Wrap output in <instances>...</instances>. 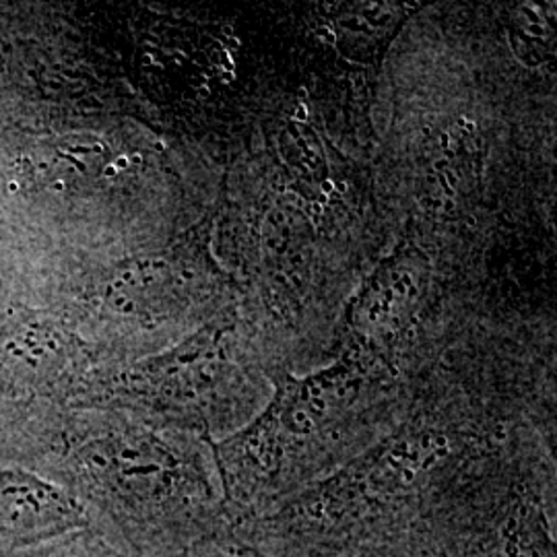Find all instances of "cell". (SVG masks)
<instances>
[{"instance_id": "obj_23", "label": "cell", "mask_w": 557, "mask_h": 557, "mask_svg": "<svg viewBox=\"0 0 557 557\" xmlns=\"http://www.w3.org/2000/svg\"><path fill=\"white\" fill-rule=\"evenodd\" d=\"M446 211H453L455 209V200H446V207H444Z\"/></svg>"}, {"instance_id": "obj_6", "label": "cell", "mask_w": 557, "mask_h": 557, "mask_svg": "<svg viewBox=\"0 0 557 557\" xmlns=\"http://www.w3.org/2000/svg\"><path fill=\"white\" fill-rule=\"evenodd\" d=\"M317 34H319L320 40L324 41V44H335L337 41V34L331 27H320Z\"/></svg>"}, {"instance_id": "obj_19", "label": "cell", "mask_w": 557, "mask_h": 557, "mask_svg": "<svg viewBox=\"0 0 557 557\" xmlns=\"http://www.w3.org/2000/svg\"><path fill=\"white\" fill-rule=\"evenodd\" d=\"M220 77L225 83H232V81L236 79V73H221Z\"/></svg>"}, {"instance_id": "obj_11", "label": "cell", "mask_w": 557, "mask_h": 557, "mask_svg": "<svg viewBox=\"0 0 557 557\" xmlns=\"http://www.w3.org/2000/svg\"><path fill=\"white\" fill-rule=\"evenodd\" d=\"M524 13H527V17H529V25H543V20H541V15H539L537 11H533V9H524Z\"/></svg>"}, {"instance_id": "obj_18", "label": "cell", "mask_w": 557, "mask_h": 557, "mask_svg": "<svg viewBox=\"0 0 557 557\" xmlns=\"http://www.w3.org/2000/svg\"><path fill=\"white\" fill-rule=\"evenodd\" d=\"M223 34L225 38H236V29L232 25H223Z\"/></svg>"}, {"instance_id": "obj_21", "label": "cell", "mask_w": 557, "mask_h": 557, "mask_svg": "<svg viewBox=\"0 0 557 557\" xmlns=\"http://www.w3.org/2000/svg\"><path fill=\"white\" fill-rule=\"evenodd\" d=\"M467 225H469L471 230H475V227H478V220H475V218H467Z\"/></svg>"}, {"instance_id": "obj_1", "label": "cell", "mask_w": 557, "mask_h": 557, "mask_svg": "<svg viewBox=\"0 0 557 557\" xmlns=\"http://www.w3.org/2000/svg\"><path fill=\"white\" fill-rule=\"evenodd\" d=\"M27 471L62 487L128 557L190 549L211 515V485L186 448L98 407L71 409Z\"/></svg>"}, {"instance_id": "obj_8", "label": "cell", "mask_w": 557, "mask_h": 557, "mask_svg": "<svg viewBox=\"0 0 557 557\" xmlns=\"http://www.w3.org/2000/svg\"><path fill=\"white\" fill-rule=\"evenodd\" d=\"M320 193H322L324 197H331V195L335 193V180H322V182H320Z\"/></svg>"}, {"instance_id": "obj_9", "label": "cell", "mask_w": 557, "mask_h": 557, "mask_svg": "<svg viewBox=\"0 0 557 557\" xmlns=\"http://www.w3.org/2000/svg\"><path fill=\"white\" fill-rule=\"evenodd\" d=\"M457 126L460 131H465V133H475V128H478V124L469 119H458Z\"/></svg>"}, {"instance_id": "obj_3", "label": "cell", "mask_w": 557, "mask_h": 557, "mask_svg": "<svg viewBox=\"0 0 557 557\" xmlns=\"http://www.w3.org/2000/svg\"><path fill=\"white\" fill-rule=\"evenodd\" d=\"M66 273L0 221V324L25 310L59 306Z\"/></svg>"}, {"instance_id": "obj_10", "label": "cell", "mask_w": 557, "mask_h": 557, "mask_svg": "<svg viewBox=\"0 0 557 557\" xmlns=\"http://www.w3.org/2000/svg\"><path fill=\"white\" fill-rule=\"evenodd\" d=\"M308 106L306 103H299L298 108H296V114H294V122H306L308 120Z\"/></svg>"}, {"instance_id": "obj_5", "label": "cell", "mask_w": 557, "mask_h": 557, "mask_svg": "<svg viewBox=\"0 0 557 557\" xmlns=\"http://www.w3.org/2000/svg\"><path fill=\"white\" fill-rule=\"evenodd\" d=\"M23 100L17 96V91L13 89L7 75H2V71H0V120L7 119L11 112H15Z\"/></svg>"}, {"instance_id": "obj_12", "label": "cell", "mask_w": 557, "mask_h": 557, "mask_svg": "<svg viewBox=\"0 0 557 557\" xmlns=\"http://www.w3.org/2000/svg\"><path fill=\"white\" fill-rule=\"evenodd\" d=\"M527 32H529L531 36H535V38H543V36H545L543 25H529V27H527Z\"/></svg>"}, {"instance_id": "obj_25", "label": "cell", "mask_w": 557, "mask_h": 557, "mask_svg": "<svg viewBox=\"0 0 557 557\" xmlns=\"http://www.w3.org/2000/svg\"><path fill=\"white\" fill-rule=\"evenodd\" d=\"M356 85H358V87H361V85H363V79H361V77H358V79H356Z\"/></svg>"}, {"instance_id": "obj_20", "label": "cell", "mask_w": 557, "mask_h": 557, "mask_svg": "<svg viewBox=\"0 0 557 557\" xmlns=\"http://www.w3.org/2000/svg\"><path fill=\"white\" fill-rule=\"evenodd\" d=\"M395 292H397L398 296H405V294H407V287H405L403 283H397V285H395Z\"/></svg>"}, {"instance_id": "obj_16", "label": "cell", "mask_w": 557, "mask_h": 557, "mask_svg": "<svg viewBox=\"0 0 557 557\" xmlns=\"http://www.w3.org/2000/svg\"><path fill=\"white\" fill-rule=\"evenodd\" d=\"M434 170H436V172H440V174H444V172L448 170V160L436 161V163H434Z\"/></svg>"}, {"instance_id": "obj_13", "label": "cell", "mask_w": 557, "mask_h": 557, "mask_svg": "<svg viewBox=\"0 0 557 557\" xmlns=\"http://www.w3.org/2000/svg\"><path fill=\"white\" fill-rule=\"evenodd\" d=\"M223 44H225V48H227V52H232V50H234V48H236V50H238L239 38H238V36H236V38H225V41H223Z\"/></svg>"}, {"instance_id": "obj_4", "label": "cell", "mask_w": 557, "mask_h": 557, "mask_svg": "<svg viewBox=\"0 0 557 557\" xmlns=\"http://www.w3.org/2000/svg\"><path fill=\"white\" fill-rule=\"evenodd\" d=\"M9 557H128L116 545L101 535L98 529L83 527L77 531L64 533L25 547Z\"/></svg>"}, {"instance_id": "obj_2", "label": "cell", "mask_w": 557, "mask_h": 557, "mask_svg": "<svg viewBox=\"0 0 557 557\" xmlns=\"http://www.w3.org/2000/svg\"><path fill=\"white\" fill-rule=\"evenodd\" d=\"M89 527L75 499L48 479L0 465V557Z\"/></svg>"}, {"instance_id": "obj_22", "label": "cell", "mask_w": 557, "mask_h": 557, "mask_svg": "<svg viewBox=\"0 0 557 557\" xmlns=\"http://www.w3.org/2000/svg\"><path fill=\"white\" fill-rule=\"evenodd\" d=\"M317 202H319L320 207H326V205H329V197L320 195L319 200H317Z\"/></svg>"}, {"instance_id": "obj_17", "label": "cell", "mask_w": 557, "mask_h": 557, "mask_svg": "<svg viewBox=\"0 0 557 557\" xmlns=\"http://www.w3.org/2000/svg\"><path fill=\"white\" fill-rule=\"evenodd\" d=\"M285 200H289V202H301L298 193H294V190H285Z\"/></svg>"}, {"instance_id": "obj_24", "label": "cell", "mask_w": 557, "mask_h": 557, "mask_svg": "<svg viewBox=\"0 0 557 557\" xmlns=\"http://www.w3.org/2000/svg\"><path fill=\"white\" fill-rule=\"evenodd\" d=\"M200 96H209V89H207V87H200Z\"/></svg>"}, {"instance_id": "obj_14", "label": "cell", "mask_w": 557, "mask_h": 557, "mask_svg": "<svg viewBox=\"0 0 557 557\" xmlns=\"http://www.w3.org/2000/svg\"><path fill=\"white\" fill-rule=\"evenodd\" d=\"M450 145H453V137H450L448 133H442V135H440V147H442V149H448Z\"/></svg>"}, {"instance_id": "obj_15", "label": "cell", "mask_w": 557, "mask_h": 557, "mask_svg": "<svg viewBox=\"0 0 557 557\" xmlns=\"http://www.w3.org/2000/svg\"><path fill=\"white\" fill-rule=\"evenodd\" d=\"M335 190H337L338 195H345V193L349 190V184L343 182V180H337V182H335Z\"/></svg>"}, {"instance_id": "obj_7", "label": "cell", "mask_w": 557, "mask_h": 557, "mask_svg": "<svg viewBox=\"0 0 557 557\" xmlns=\"http://www.w3.org/2000/svg\"><path fill=\"white\" fill-rule=\"evenodd\" d=\"M442 178H444V182H446V184H448L453 190H457L458 182H460L457 172H453V170L448 168V170L442 174Z\"/></svg>"}]
</instances>
